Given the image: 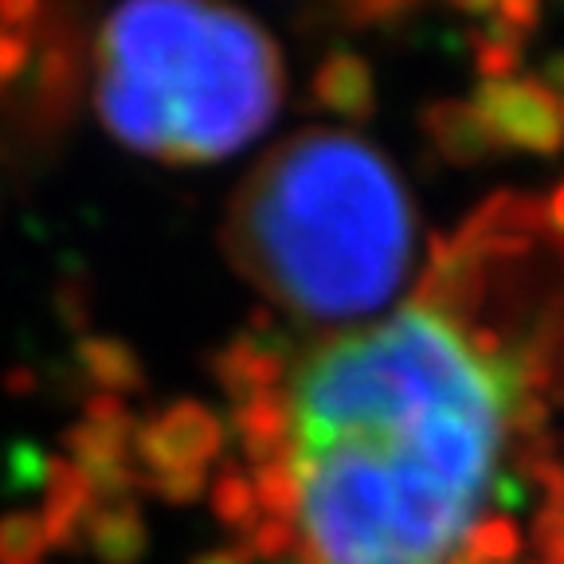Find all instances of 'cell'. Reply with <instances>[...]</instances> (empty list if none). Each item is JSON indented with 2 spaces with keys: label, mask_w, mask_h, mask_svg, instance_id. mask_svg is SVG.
Masks as SVG:
<instances>
[{
  "label": "cell",
  "mask_w": 564,
  "mask_h": 564,
  "mask_svg": "<svg viewBox=\"0 0 564 564\" xmlns=\"http://www.w3.org/2000/svg\"><path fill=\"white\" fill-rule=\"evenodd\" d=\"M28 59H32V44H28V35L12 32V28H0V83L17 79Z\"/></svg>",
  "instance_id": "7"
},
{
  "label": "cell",
  "mask_w": 564,
  "mask_h": 564,
  "mask_svg": "<svg viewBox=\"0 0 564 564\" xmlns=\"http://www.w3.org/2000/svg\"><path fill=\"white\" fill-rule=\"evenodd\" d=\"M224 247L274 306L310 322H361L412 271L415 212L388 158L349 130L291 133L236 193Z\"/></svg>",
  "instance_id": "2"
},
{
  "label": "cell",
  "mask_w": 564,
  "mask_h": 564,
  "mask_svg": "<svg viewBox=\"0 0 564 564\" xmlns=\"http://www.w3.org/2000/svg\"><path fill=\"white\" fill-rule=\"evenodd\" d=\"M427 133L440 145L443 158L451 161H486L494 153H502L494 145V138L486 133V126L478 122V115L470 110V102H440L427 110Z\"/></svg>",
  "instance_id": "6"
},
{
  "label": "cell",
  "mask_w": 564,
  "mask_h": 564,
  "mask_svg": "<svg viewBox=\"0 0 564 564\" xmlns=\"http://www.w3.org/2000/svg\"><path fill=\"white\" fill-rule=\"evenodd\" d=\"M470 110L502 153L553 158L564 150V115L541 79H482L470 95Z\"/></svg>",
  "instance_id": "4"
},
{
  "label": "cell",
  "mask_w": 564,
  "mask_h": 564,
  "mask_svg": "<svg viewBox=\"0 0 564 564\" xmlns=\"http://www.w3.org/2000/svg\"><path fill=\"white\" fill-rule=\"evenodd\" d=\"M314 98L345 122H365L377 110V79L352 52H334L314 75Z\"/></svg>",
  "instance_id": "5"
},
{
  "label": "cell",
  "mask_w": 564,
  "mask_h": 564,
  "mask_svg": "<svg viewBox=\"0 0 564 564\" xmlns=\"http://www.w3.org/2000/svg\"><path fill=\"white\" fill-rule=\"evenodd\" d=\"M541 231V204L490 200L408 302L259 372L239 443L274 561L475 564L533 435Z\"/></svg>",
  "instance_id": "1"
},
{
  "label": "cell",
  "mask_w": 564,
  "mask_h": 564,
  "mask_svg": "<svg viewBox=\"0 0 564 564\" xmlns=\"http://www.w3.org/2000/svg\"><path fill=\"white\" fill-rule=\"evenodd\" d=\"M372 9H380V4H388V0H369ZM458 9H467V12H475V17H490L494 9H498V0H455Z\"/></svg>",
  "instance_id": "10"
},
{
  "label": "cell",
  "mask_w": 564,
  "mask_h": 564,
  "mask_svg": "<svg viewBox=\"0 0 564 564\" xmlns=\"http://www.w3.org/2000/svg\"><path fill=\"white\" fill-rule=\"evenodd\" d=\"M40 0H0V28H12V32H24L32 24Z\"/></svg>",
  "instance_id": "8"
},
{
  "label": "cell",
  "mask_w": 564,
  "mask_h": 564,
  "mask_svg": "<svg viewBox=\"0 0 564 564\" xmlns=\"http://www.w3.org/2000/svg\"><path fill=\"white\" fill-rule=\"evenodd\" d=\"M282 55L228 0H122L98 35V118L169 165L231 158L274 122Z\"/></svg>",
  "instance_id": "3"
},
{
  "label": "cell",
  "mask_w": 564,
  "mask_h": 564,
  "mask_svg": "<svg viewBox=\"0 0 564 564\" xmlns=\"http://www.w3.org/2000/svg\"><path fill=\"white\" fill-rule=\"evenodd\" d=\"M549 549H553V564H564V482L553 498V513H549Z\"/></svg>",
  "instance_id": "9"
}]
</instances>
